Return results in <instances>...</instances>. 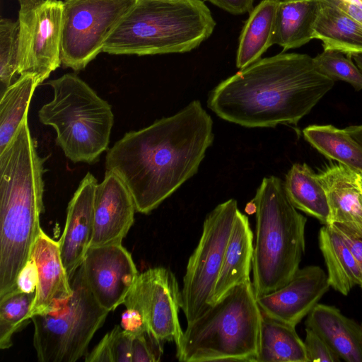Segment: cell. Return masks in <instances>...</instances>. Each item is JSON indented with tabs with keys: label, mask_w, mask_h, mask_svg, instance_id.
Listing matches in <instances>:
<instances>
[{
	"label": "cell",
	"mask_w": 362,
	"mask_h": 362,
	"mask_svg": "<svg viewBox=\"0 0 362 362\" xmlns=\"http://www.w3.org/2000/svg\"><path fill=\"white\" fill-rule=\"evenodd\" d=\"M72 294L33 315V346L40 362H75L86 355L108 310L96 300L81 266L71 279Z\"/></svg>",
	"instance_id": "cell-8"
},
{
	"label": "cell",
	"mask_w": 362,
	"mask_h": 362,
	"mask_svg": "<svg viewBox=\"0 0 362 362\" xmlns=\"http://www.w3.org/2000/svg\"><path fill=\"white\" fill-rule=\"evenodd\" d=\"M44 171L26 115L0 152V298L17 289L42 230Z\"/></svg>",
	"instance_id": "cell-3"
},
{
	"label": "cell",
	"mask_w": 362,
	"mask_h": 362,
	"mask_svg": "<svg viewBox=\"0 0 362 362\" xmlns=\"http://www.w3.org/2000/svg\"><path fill=\"white\" fill-rule=\"evenodd\" d=\"M62 12L61 0L19 11L18 74L33 76L38 86L62 64Z\"/></svg>",
	"instance_id": "cell-11"
},
{
	"label": "cell",
	"mask_w": 362,
	"mask_h": 362,
	"mask_svg": "<svg viewBox=\"0 0 362 362\" xmlns=\"http://www.w3.org/2000/svg\"><path fill=\"white\" fill-rule=\"evenodd\" d=\"M133 197L122 179L106 170L98 183L93 203V234L90 246L122 244L134 221Z\"/></svg>",
	"instance_id": "cell-15"
},
{
	"label": "cell",
	"mask_w": 362,
	"mask_h": 362,
	"mask_svg": "<svg viewBox=\"0 0 362 362\" xmlns=\"http://www.w3.org/2000/svg\"><path fill=\"white\" fill-rule=\"evenodd\" d=\"M305 54L281 53L259 59L222 81L208 95L207 106L240 126L297 125L334 86Z\"/></svg>",
	"instance_id": "cell-2"
},
{
	"label": "cell",
	"mask_w": 362,
	"mask_h": 362,
	"mask_svg": "<svg viewBox=\"0 0 362 362\" xmlns=\"http://www.w3.org/2000/svg\"><path fill=\"white\" fill-rule=\"evenodd\" d=\"M313 39L322 41L324 50H335L351 57L362 53V24L321 0Z\"/></svg>",
	"instance_id": "cell-23"
},
{
	"label": "cell",
	"mask_w": 362,
	"mask_h": 362,
	"mask_svg": "<svg viewBox=\"0 0 362 362\" xmlns=\"http://www.w3.org/2000/svg\"><path fill=\"white\" fill-rule=\"evenodd\" d=\"M35 291L25 292L16 289L0 298L1 349H9L13 345L14 334L30 320Z\"/></svg>",
	"instance_id": "cell-29"
},
{
	"label": "cell",
	"mask_w": 362,
	"mask_h": 362,
	"mask_svg": "<svg viewBox=\"0 0 362 362\" xmlns=\"http://www.w3.org/2000/svg\"><path fill=\"white\" fill-rule=\"evenodd\" d=\"M280 0H262L250 12L239 37L236 66L242 69L261 59L273 43Z\"/></svg>",
	"instance_id": "cell-24"
},
{
	"label": "cell",
	"mask_w": 362,
	"mask_h": 362,
	"mask_svg": "<svg viewBox=\"0 0 362 362\" xmlns=\"http://www.w3.org/2000/svg\"><path fill=\"white\" fill-rule=\"evenodd\" d=\"M320 7L321 0H280L276 13L274 45L288 50L313 39Z\"/></svg>",
	"instance_id": "cell-21"
},
{
	"label": "cell",
	"mask_w": 362,
	"mask_h": 362,
	"mask_svg": "<svg viewBox=\"0 0 362 362\" xmlns=\"http://www.w3.org/2000/svg\"><path fill=\"white\" fill-rule=\"evenodd\" d=\"M47 84L53 99L38 111L40 122L54 129L57 145L72 162H97L108 149L114 124L111 105L72 73Z\"/></svg>",
	"instance_id": "cell-7"
},
{
	"label": "cell",
	"mask_w": 362,
	"mask_h": 362,
	"mask_svg": "<svg viewBox=\"0 0 362 362\" xmlns=\"http://www.w3.org/2000/svg\"><path fill=\"white\" fill-rule=\"evenodd\" d=\"M245 211L255 214L252 284L258 298L285 285L299 269L307 219L274 175L262 179Z\"/></svg>",
	"instance_id": "cell-5"
},
{
	"label": "cell",
	"mask_w": 362,
	"mask_h": 362,
	"mask_svg": "<svg viewBox=\"0 0 362 362\" xmlns=\"http://www.w3.org/2000/svg\"><path fill=\"white\" fill-rule=\"evenodd\" d=\"M19 21L1 18L0 20V81L5 89L18 74Z\"/></svg>",
	"instance_id": "cell-31"
},
{
	"label": "cell",
	"mask_w": 362,
	"mask_h": 362,
	"mask_svg": "<svg viewBox=\"0 0 362 362\" xmlns=\"http://www.w3.org/2000/svg\"><path fill=\"white\" fill-rule=\"evenodd\" d=\"M30 259L37 272L31 318L47 311L55 302L69 297L72 288L62 259L59 241L51 238L42 229L33 247Z\"/></svg>",
	"instance_id": "cell-17"
},
{
	"label": "cell",
	"mask_w": 362,
	"mask_h": 362,
	"mask_svg": "<svg viewBox=\"0 0 362 362\" xmlns=\"http://www.w3.org/2000/svg\"><path fill=\"white\" fill-rule=\"evenodd\" d=\"M81 266L94 297L109 312L124 303L139 275L132 255L122 244L90 247Z\"/></svg>",
	"instance_id": "cell-13"
},
{
	"label": "cell",
	"mask_w": 362,
	"mask_h": 362,
	"mask_svg": "<svg viewBox=\"0 0 362 362\" xmlns=\"http://www.w3.org/2000/svg\"><path fill=\"white\" fill-rule=\"evenodd\" d=\"M20 10H28L41 4L45 0H18Z\"/></svg>",
	"instance_id": "cell-41"
},
{
	"label": "cell",
	"mask_w": 362,
	"mask_h": 362,
	"mask_svg": "<svg viewBox=\"0 0 362 362\" xmlns=\"http://www.w3.org/2000/svg\"><path fill=\"white\" fill-rule=\"evenodd\" d=\"M318 175L329 207L327 224L362 225V192L356 171L339 163L327 166Z\"/></svg>",
	"instance_id": "cell-20"
},
{
	"label": "cell",
	"mask_w": 362,
	"mask_h": 362,
	"mask_svg": "<svg viewBox=\"0 0 362 362\" xmlns=\"http://www.w3.org/2000/svg\"><path fill=\"white\" fill-rule=\"evenodd\" d=\"M110 352L112 362H131L132 346L134 336L116 325L104 336Z\"/></svg>",
	"instance_id": "cell-34"
},
{
	"label": "cell",
	"mask_w": 362,
	"mask_h": 362,
	"mask_svg": "<svg viewBox=\"0 0 362 362\" xmlns=\"http://www.w3.org/2000/svg\"><path fill=\"white\" fill-rule=\"evenodd\" d=\"M144 312L148 332L162 344L182 338L179 312L182 293L174 274L165 267L151 268L139 274L132 288Z\"/></svg>",
	"instance_id": "cell-12"
},
{
	"label": "cell",
	"mask_w": 362,
	"mask_h": 362,
	"mask_svg": "<svg viewBox=\"0 0 362 362\" xmlns=\"http://www.w3.org/2000/svg\"><path fill=\"white\" fill-rule=\"evenodd\" d=\"M305 139L327 158L362 173V146L345 130L332 125H310L303 130Z\"/></svg>",
	"instance_id": "cell-27"
},
{
	"label": "cell",
	"mask_w": 362,
	"mask_h": 362,
	"mask_svg": "<svg viewBox=\"0 0 362 362\" xmlns=\"http://www.w3.org/2000/svg\"><path fill=\"white\" fill-rule=\"evenodd\" d=\"M253 238L248 217L238 210L214 288L213 304L221 300L234 287L251 281Z\"/></svg>",
	"instance_id": "cell-19"
},
{
	"label": "cell",
	"mask_w": 362,
	"mask_h": 362,
	"mask_svg": "<svg viewBox=\"0 0 362 362\" xmlns=\"http://www.w3.org/2000/svg\"><path fill=\"white\" fill-rule=\"evenodd\" d=\"M98 180L90 173L82 179L69 202L59 240L62 259L70 280L82 264L93 234V203Z\"/></svg>",
	"instance_id": "cell-16"
},
{
	"label": "cell",
	"mask_w": 362,
	"mask_h": 362,
	"mask_svg": "<svg viewBox=\"0 0 362 362\" xmlns=\"http://www.w3.org/2000/svg\"><path fill=\"white\" fill-rule=\"evenodd\" d=\"M327 275L319 266L298 269L283 286L257 298L261 312L296 326L329 290Z\"/></svg>",
	"instance_id": "cell-14"
},
{
	"label": "cell",
	"mask_w": 362,
	"mask_h": 362,
	"mask_svg": "<svg viewBox=\"0 0 362 362\" xmlns=\"http://www.w3.org/2000/svg\"><path fill=\"white\" fill-rule=\"evenodd\" d=\"M351 58L355 62V64L362 72V53L355 54L351 56Z\"/></svg>",
	"instance_id": "cell-42"
},
{
	"label": "cell",
	"mask_w": 362,
	"mask_h": 362,
	"mask_svg": "<svg viewBox=\"0 0 362 362\" xmlns=\"http://www.w3.org/2000/svg\"><path fill=\"white\" fill-rule=\"evenodd\" d=\"M350 57L335 50H324L313 57L315 69L333 81H343L356 90L362 89V72Z\"/></svg>",
	"instance_id": "cell-30"
},
{
	"label": "cell",
	"mask_w": 362,
	"mask_h": 362,
	"mask_svg": "<svg viewBox=\"0 0 362 362\" xmlns=\"http://www.w3.org/2000/svg\"><path fill=\"white\" fill-rule=\"evenodd\" d=\"M356 180H357V182L358 184V186L361 189V191L362 192V173H360V172H356Z\"/></svg>",
	"instance_id": "cell-43"
},
{
	"label": "cell",
	"mask_w": 362,
	"mask_h": 362,
	"mask_svg": "<svg viewBox=\"0 0 362 362\" xmlns=\"http://www.w3.org/2000/svg\"><path fill=\"white\" fill-rule=\"evenodd\" d=\"M214 139L213 120L194 100L172 116L125 133L107 149L105 168L124 182L136 211L148 214L197 173Z\"/></svg>",
	"instance_id": "cell-1"
},
{
	"label": "cell",
	"mask_w": 362,
	"mask_h": 362,
	"mask_svg": "<svg viewBox=\"0 0 362 362\" xmlns=\"http://www.w3.org/2000/svg\"><path fill=\"white\" fill-rule=\"evenodd\" d=\"M305 325L317 333L340 358L362 362V322L344 316L334 306L317 303L307 315Z\"/></svg>",
	"instance_id": "cell-18"
},
{
	"label": "cell",
	"mask_w": 362,
	"mask_h": 362,
	"mask_svg": "<svg viewBox=\"0 0 362 362\" xmlns=\"http://www.w3.org/2000/svg\"><path fill=\"white\" fill-rule=\"evenodd\" d=\"M261 316L252 281L234 287L187 324L176 346L178 361H255Z\"/></svg>",
	"instance_id": "cell-6"
},
{
	"label": "cell",
	"mask_w": 362,
	"mask_h": 362,
	"mask_svg": "<svg viewBox=\"0 0 362 362\" xmlns=\"http://www.w3.org/2000/svg\"><path fill=\"white\" fill-rule=\"evenodd\" d=\"M331 225L346 240L361 272L362 288V225L333 223Z\"/></svg>",
	"instance_id": "cell-36"
},
{
	"label": "cell",
	"mask_w": 362,
	"mask_h": 362,
	"mask_svg": "<svg viewBox=\"0 0 362 362\" xmlns=\"http://www.w3.org/2000/svg\"><path fill=\"white\" fill-rule=\"evenodd\" d=\"M163 352V344L149 332L134 336L132 346L131 362H158Z\"/></svg>",
	"instance_id": "cell-33"
},
{
	"label": "cell",
	"mask_w": 362,
	"mask_h": 362,
	"mask_svg": "<svg viewBox=\"0 0 362 362\" xmlns=\"http://www.w3.org/2000/svg\"><path fill=\"white\" fill-rule=\"evenodd\" d=\"M295 327L262 313L255 361L308 362L304 341L298 337Z\"/></svg>",
	"instance_id": "cell-25"
},
{
	"label": "cell",
	"mask_w": 362,
	"mask_h": 362,
	"mask_svg": "<svg viewBox=\"0 0 362 362\" xmlns=\"http://www.w3.org/2000/svg\"><path fill=\"white\" fill-rule=\"evenodd\" d=\"M344 130L362 146V124L349 126Z\"/></svg>",
	"instance_id": "cell-40"
},
{
	"label": "cell",
	"mask_w": 362,
	"mask_h": 362,
	"mask_svg": "<svg viewBox=\"0 0 362 362\" xmlns=\"http://www.w3.org/2000/svg\"><path fill=\"white\" fill-rule=\"evenodd\" d=\"M319 247L325 259L329 286L344 296L356 285H361L358 264L343 236L331 225L319 231Z\"/></svg>",
	"instance_id": "cell-22"
},
{
	"label": "cell",
	"mask_w": 362,
	"mask_h": 362,
	"mask_svg": "<svg viewBox=\"0 0 362 362\" xmlns=\"http://www.w3.org/2000/svg\"><path fill=\"white\" fill-rule=\"evenodd\" d=\"M135 0H64L61 61L80 71L103 50L105 43Z\"/></svg>",
	"instance_id": "cell-10"
},
{
	"label": "cell",
	"mask_w": 362,
	"mask_h": 362,
	"mask_svg": "<svg viewBox=\"0 0 362 362\" xmlns=\"http://www.w3.org/2000/svg\"><path fill=\"white\" fill-rule=\"evenodd\" d=\"M37 272L35 262L30 259L21 272L17 281V289L25 292L36 291Z\"/></svg>",
	"instance_id": "cell-37"
},
{
	"label": "cell",
	"mask_w": 362,
	"mask_h": 362,
	"mask_svg": "<svg viewBox=\"0 0 362 362\" xmlns=\"http://www.w3.org/2000/svg\"><path fill=\"white\" fill-rule=\"evenodd\" d=\"M362 24V0H322Z\"/></svg>",
	"instance_id": "cell-39"
},
{
	"label": "cell",
	"mask_w": 362,
	"mask_h": 362,
	"mask_svg": "<svg viewBox=\"0 0 362 362\" xmlns=\"http://www.w3.org/2000/svg\"><path fill=\"white\" fill-rule=\"evenodd\" d=\"M215 26L202 0H135L103 52L138 56L188 52L208 39Z\"/></svg>",
	"instance_id": "cell-4"
},
{
	"label": "cell",
	"mask_w": 362,
	"mask_h": 362,
	"mask_svg": "<svg viewBox=\"0 0 362 362\" xmlns=\"http://www.w3.org/2000/svg\"><path fill=\"white\" fill-rule=\"evenodd\" d=\"M218 8L234 15L250 12L255 0H206Z\"/></svg>",
	"instance_id": "cell-38"
},
{
	"label": "cell",
	"mask_w": 362,
	"mask_h": 362,
	"mask_svg": "<svg viewBox=\"0 0 362 362\" xmlns=\"http://www.w3.org/2000/svg\"><path fill=\"white\" fill-rule=\"evenodd\" d=\"M284 187L288 199L297 209L328 223L329 207L326 191L319 175L306 163H295L286 175Z\"/></svg>",
	"instance_id": "cell-26"
},
{
	"label": "cell",
	"mask_w": 362,
	"mask_h": 362,
	"mask_svg": "<svg viewBox=\"0 0 362 362\" xmlns=\"http://www.w3.org/2000/svg\"><path fill=\"white\" fill-rule=\"evenodd\" d=\"M123 304L126 308L122 315V328L132 336L148 332L143 308L132 289L127 294Z\"/></svg>",
	"instance_id": "cell-32"
},
{
	"label": "cell",
	"mask_w": 362,
	"mask_h": 362,
	"mask_svg": "<svg viewBox=\"0 0 362 362\" xmlns=\"http://www.w3.org/2000/svg\"><path fill=\"white\" fill-rule=\"evenodd\" d=\"M238 210L237 201L230 199L217 205L204 219L202 235L183 276L182 310L187 324L213 305L214 288Z\"/></svg>",
	"instance_id": "cell-9"
},
{
	"label": "cell",
	"mask_w": 362,
	"mask_h": 362,
	"mask_svg": "<svg viewBox=\"0 0 362 362\" xmlns=\"http://www.w3.org/2000/svg\"><path fill=\"white\" fill-rule=\"evenodd\" d=\"M308 362H339V356L329 344L314 330L305 328L304 341Z\"/></svg>",
	"instance_id": "cell-35"
},
{
	"label": "cell",
	"mask_w": 362,
	"mask_h": 362,
	"mask_svg": "<svg viewBox=\"0 0 362 362\" xmlns=\"http://www.w3.org/2000/svg\"><path fill=\"white\" fill-rule=\"evenodd\" d=\"M38 86L33 76L21 75L1 94L0 152L9 144L28 114L31 98Z\"/></svg>",
	"instance_id": "cell-28"
}]
</instances>
